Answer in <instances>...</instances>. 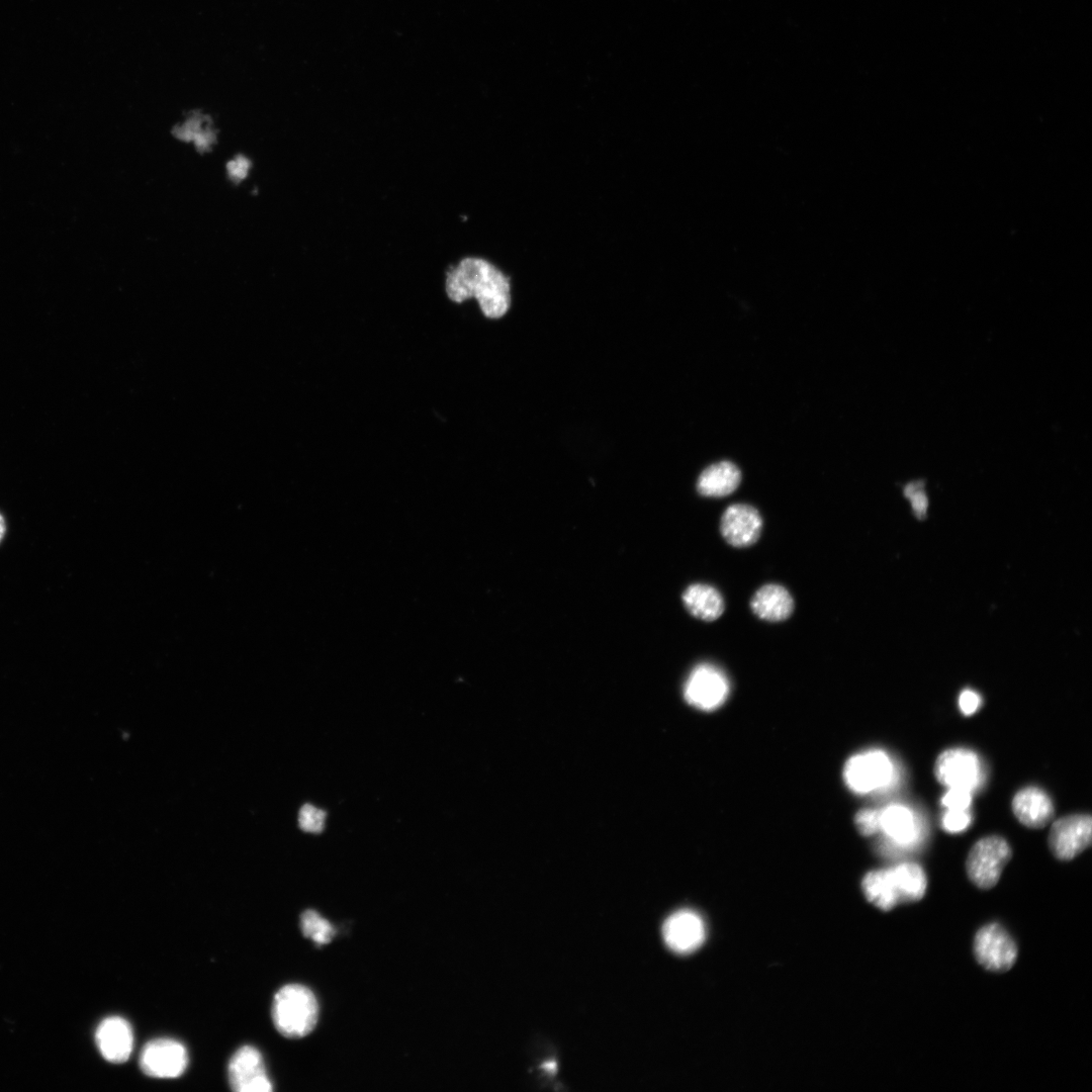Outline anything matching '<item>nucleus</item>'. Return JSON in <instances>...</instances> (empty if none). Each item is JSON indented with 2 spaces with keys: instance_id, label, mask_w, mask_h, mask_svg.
<instances>
[{
  "instance_id": "obj_1",
  "label": "nucleus",
  "mask_w": 1092,
  "mask_h": 1092,
  "mask_svg": "<svg viewBox=\"0 0 1092 1092\" xmlns=\"http://www.w3.org/2000/svg\"><path fill=\"white\" fill-rule=\"evenodd\" d=\"M511 277L481 256H466L445 270L444 292L449 302L475 301L483 317L502 319L511 308Z\"/></svg>"
},
{
  "instance_id": "obj_2",
  "label": "nucleus",
  "mask_w": 1092,
  "mask_h": 1092,
  "mask_svg": "<svg viewBox=\"0 0 1092 1092\" xmlns=\"http://www.w3.org/2000/svg\"><path fill=\"white\" fill-rule=\"evenodd\" d=\"M866 898L878 908L889 912L900 903L917 902L924 898L928 879L924 869L915 863H902L889 869L869 872L862 882Z\"/></svg>"
},
{
  "instance_id": "obj_3",
  "label": "nucleus",
  "mask_w": 1092,
  "mask_h": 1092,
  "mask_svg": "<svg viewBox=\"0 0 1092 1092\" xmlns=\"http://www.w3.org/2000/svg\"><path fill=\"white\" fill-rule=\"evenodd\" d=\"M271 1015L273 1023L283 1036L300 1039L308 1036L317 1025L318 1001L309 988L290 984L276 994Z\"/></svg>"
},
{
  "instance_id": "obj_4",
  "label": "nucleus",
  "mask_w": 1092,
  "mask_h": 1092,
  "mask_svg": "<svg viewBox=\"0 0 1092 1092\" xmlns=\"http://www.w3.org/2000/svg\"><path fill=\"white\" fill-rule=\"evenodd\" d=\"M1013 857L1009 843L999 836L978 841L970 850L966 871L973 884L981 889L994 887Z\"/></svg>"
},
{
  "instance_id": "obj_5",
  "label": "nucleus",
  "mask_w": 1092,
  "mask_h": 1092,
  "mask_svg": "<svg viewBox=\"0 0 1092 1092\" xmlns=\"http://www.w3.org/2000/svg\"><path fill=\"white\" fill-rule=\"evenodd\" d=\"M730 691V680L723 671L711 664H701L689 675L684 697L699 710L713 711L727 700Z\"/></svg>"
},
{
  "instance_id": "obj_6",
  "label": "nucleus",
  "mask_w": 1092,
  "mask_h": 1092,
  "mask_svg": "<svg viewBox=\"0 0 1092 1092\" xmlns=\"http://www.w3.org/2000/svg\"><path fill=\"white\" fill-rule=\"evenodd\" d=\"M893 777V765L881 751L853 756L844 769V780L855 793L868 794L887 787Z\"/></svg>"
},
{
  "instance_id": "obj_7",
  "label": "nucleus",
  "mask_w": 1092,
  "mask_h": 1092,
  "mask_svg": "<svg viewBox=\"0 0 1092 1092\" xmlns=\"http://www.w3.org/2000/svg\"><path fill=\"white\" fill-rule=\"evenodd\" d=\"M1092 818L1088 814H1073L1056 821L1050 830L1048 845L1060 861H1070L1091 846Z\"/></svg>"
},
{
  "instance_id": "obj_8",
  "label": "nucleus",
  "mask_w": 1092,
  "mask_h": 1092,
  "mask_svg": "<svg viewBox=\"0 0 1092 1092\" xmlns=\"http://www.w3.org/2000/svg\"><path fill=\"white\" fill-rule=\"evenodd\" d=\"M189 1054L184 1045L172 1039H156L143 1048L140 1055L142 1071L154 1078L171 1079L184 1074Z\"/></svg>"
},
{
  "instance_id": "obj_9",
  "label": "nucleus",
  "mask_w": 1092,
  "mask_h": 1092,
  "mask_svg": "<svg viewBox=\"0 0 1092 1092\" xmlns=\"http://www.w3.org/2000/svg\"><path fill=\"white\" fill-rule=\"evenodd\" d=\"M974 953L979 964L993 972L1010 970L1018 958L1016 943L1006 930L998 925L986 926L977 933Z\"/></svg>"
},
{
  "instance_id": "obj_10",
  "label": "nucleus",
  "mask_w": 1092,
  "mask_h": 1092,
  "mask_svg": "<svg viewBox=\"0 0 1092 1092\" xmlns=\"http://www.w3.org/2000/svg\"><path fill=\"white\" fill-rule=\"evenodd\" d=\"M763 530V518L759 510L748 504H734L728 507L720 519V533L723 539L737 549H746L756 544Z\"/></svg>"
},
{
  "instance_id": "obj_11",
  "label": "nucleus",
  "mask_w": 1092,
  "mask_h": 1092,
  "mask_svg": "<svg viewBox=\"0 0 1092 1092\" xmlns=\"http://www.w3.org/2000/svg\"><path fill=\"white\" fill-rule=\"evenodd\" d=\"M229 1083L237 1092H270L272 1083L267 1075L261 1053L252 1046L240 1048L228 1067Z\"/></svg>"
},
{
  "instance_id": "obj_12",
  "label": "nucleus",
  "mask_w": 1092,
  "mask_h": 1092,
  "mask_svg": "<svg viewBox=\"0 0 1092 1092\" xmlns=\"http://www.w3.org/2000/svg\"><path fill=\"white\" fill-rule=\"evenodd\" d=\"M934 773L944 786L972 791L979 784L980 762L969 750L950 749L938 757Z\"/></svg>"
},
{
  "instance_id": "obj_13",
  "label": "nucleus",
  "mask_w": 1092,
  "mask_h": 1092,
  "mask_svg": "<svg viewBox=\"0 0 1092 1092\" xmlns=\"http://www.w3.org/2000/svg\"><path fill=\"white\" fill-rule=\"evenodd\" d=\"M667 946L677 954L686 955L697 951L706 938L703 920L691 910H680L672 915L663 928Z\"/></svg>"
},
{
  "instance_id": "obj_14",
  "label": "nucleus",
  "mask_w": 1092,
  "mask_h": 1092,
  "mask_svg": "<svg viewBox=\"0 0 1092 1092\" xmlns=\"http://www.w3.org/2000/svg\"><path fill=\"white\" fill-rule=\"evenodd\" d=\"M96 1038L102 1055L111 1063L122 1064L133 1052V1030L123 1018L111 1017L104 1020L98 1028Z\"/></svg>"
},
{
  "instance_id": "obj_15",
  "label": "nucleus",
  "mask_w": 1092,
  "mask_h": 1092,
  "mask_svg": "<svg viewBox=\"0 0 1092 1092\" xmlns=\"http://www.w3.org/2000/svg\"><path fill=\"white\" fill-rule=\"evenodd\" d=\"M1012 806L1019 822L1030 829L1045 828L1055 815L1054 804L1049 795L1034 786L1020 790L1015 795Z\"/></svg>"
},
{
  "instance_id": "obj_16",
  "label": "nucleus",
  "mask_w": 1092,
  "mask_h": 1092,
  "mask_svg": "<svg viewBox=\"0 0 1092 1092\" xmlns=\"http://www.w3.org/2000/svg\"><path fill=\"white\" fill-rule=\"evenodd\" d=\"M795 603L790 592L778 584L761 587L751 600V609L760 619L777 623L791 617Z\"/></svg>"
},
{
  "instance_id": "obj_17",
  "label": "nucleus",
  "mask_w": 1092,
  "mask_h": 1092,
  "mask_svg": "<svg viewBox=\"0 0 1092 1092\" xmlns=\"http://www.w3.org/2000/svg\"><path fill=\"white\" fill-rule=\"evenodd\" d=\"M742 483L740 469L731 462H720L705 469L697 482L698 493L707 498H723L735 493Z\"/></svg>"
},
{
  "instance_id": "obj_18",
  "label": "nucleus",
  "mask_w": 1092,
  "mask_h": 1092,
  "mask_svg": "<svg viewBox=\"0 0 1092 1092\" xmlns=\"http://www.w3.org/2000/svg\"><path fill=\"white\" fill-rule=\"evenodd\" d=\"M687 611L695 618L705 622L719 619L725 611V601L721 593L707 584H693L682 596Z\"/></svg>"
},
{
  "instance_id": "obj_19",
  "label": "nucleus",
  "mask_w": 1092,
  "mask_h": 1092,
  "mask_svg": "<svg viewBox=\"0 0 1092 1092\" xmlns=\"http://www.w3.org/2000/svg\"><path fill=\"white\" fill-rule=\"evenodd\" d=\"M880 831L897 844L912 843L917 834L915 816L904 806H888L880 810Z\"/></svg>"
},
{
  "instance_id": "obj_20",
  "label": "nucleus",
  "mask_w": 1092,
  "mask_h": 1092,
  "mask_svg": "<svg viewBox=\"0 0 1092 1092\" xmlns=\"http://www.w3.org/2000/svg\"><path fill=\"white\" fill-rule=\"evenodd\" d=\"M301 928L305 937L313 940L319 946L330 943L335 935L332 925L315 910H307L303 914Z\"/></svg>"
},
{
  "instance_id": "obj_21",
  "label": "nucleus",
  "mask_w": 1092,
  "mask_h": 1092,
  "mask_svg": "<svg viewBox=\"0 0 1092 1092\" xmlns=\"http://www.w3.org/2000/svg\"><path fill=\"white\" fill-rule=\"evenodd\" d=\"M326 812L311 804L304 805L299 814L300 828L307 833L320 834L324 830Z\"/></svg>"
},
{
  "instance_id": "obj_22",
  "label": "nucleus",
  "mask_w": 1092,
  "mask_h": 1092,
  "mask_svg": "<svg viewBox=\"0 0 1092 1092\" xmlns=\"http://www.w3.org/2000/svg\"><path fill=\"white\" fill-rule=\"evenodd\" d=\"M855 823L861 835L870 837L877 834L880 831V810H860L856 815Z\"/></svg>"
},
{
  "instance_id": "obj_23",
  "label": "nucleus",
  "mask_w": 1092,
  "mask_h": 1092,
  "mask_svg": "<svg viewBox=\"0 0 1092 1092\" xmlns=\"http://www.w3.org/2000/svg\"><path fill=\"white\" fill-rule=\"evenodd\" d=\"M971 817L966 810L949 809L943 818L944 829L951 834L963 832L968 828Z\"/></svg>"
},
{
  "instance_id": "obj_24",
  "label": "nucleus",
  "mask_w": 1092,
  "mask_h": 1092,
  "mask_svg": "<svg viewBox=\"0 0 1092 1092\" xmlns=\"http://www.w3.org/2000/svg\"><path fill=\"white\" fill-rule=\"evenodd\" d=\"M904 494L912 501V505L916 515L919 518L925 517L929 502L926 493L923 490V484L918 485L914 483L905 487Z\"/></svg>"
},
{
  "instance_id": "obj_25",
  "label": "nucleus",
  "mask_w": 1092,
  "mask_h": 1092,
  "mask_svg": "<svg viewBox=\"0 0 1092 1092\" xmlns=\"http://www.w3.org/2000/svg\"><path fill=\"white\" fill-rule=\"evenodd\" d=\"M971 791L963 788H950L943 797L942 803L948 809L967 810L971 805Z\"/></svg>"
},
{
  "instance_id": "obj_26",
  "label": "nucleus",
  "mask_w": 1092,
  "mask_h": 1092,
  "mask_svg": "<svg viewBox=\"0 0 1092 1092\" xmlns=\"http://www.w3.org/2000/svg\"><path fill=\"white\" fill-rule=\"evenodd\" d=\"M959 704L965 715H971L979 708L980 698L973 691L966 690L961 694Z\"/></svg>"
},
{
  "instance_id": "obj_27",
  "label": "nucleus",
  "mask_w": 1092,
  "mask_h": 1092,
  "mask_svg": "<svg viewBox=\"0 0 1092 1092\" xmlns=\"http://www.w3.org/2000/svg\"><path fill=\"white\" fill-rule=\"evenodd\" d=\"M249 163L244 158L236 159L230 164V174L234 179H242L248 171Z\"/></svg>"
},
{
  "instance_id": "obj_28",
  "label": "nucleus",
  "mask_w": 1092,
  "mask_h": 1092,
  "mask_svg": "<svg viewBox=\"0 0 1092 1092\" xmlns=\"http://www.w3.org/2000/svg\"><path fill=\"white\" fill-rule=\"evenodd\" d=\"M7 533V522L5 517L0 514V543L3 542Z\"/></svg>"
},
{
  "instance_id": "obj_29",
  "label": "nucleus",
  "mask_w": 1092,
  "mask_h": 1092,
  "mask_svg": "<svg viewBox=\"0 0 1092 1092\" xmlns=\"http://www.w3.org/2000/svg\"><path fill=\"white\" fill-rule=\"evenodd\" d=\"M544 1068L549 1071H554L557 1068V1064L555 1062H549L544 1065Z\"/></svg>"
}]
</instances>
